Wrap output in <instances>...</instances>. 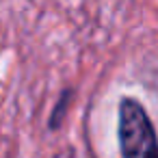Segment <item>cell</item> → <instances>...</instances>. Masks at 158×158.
<instances>
[{
  "label": "cell",
  "mask_w": 158,
  "mask_h": 158,
  "mask_svg": "<svg viewBox=\"0 0 158 158\" xmlns=\"http://www.w3.org/2000/svg\"><path fill=\"white\" fill-rule=\"evenodd\" d=\"M119 147L123 158H156L154 126L134 98L119 102Z\"/></svg>",
  "instance_id": "6da1fadb"
}]
</instances>
